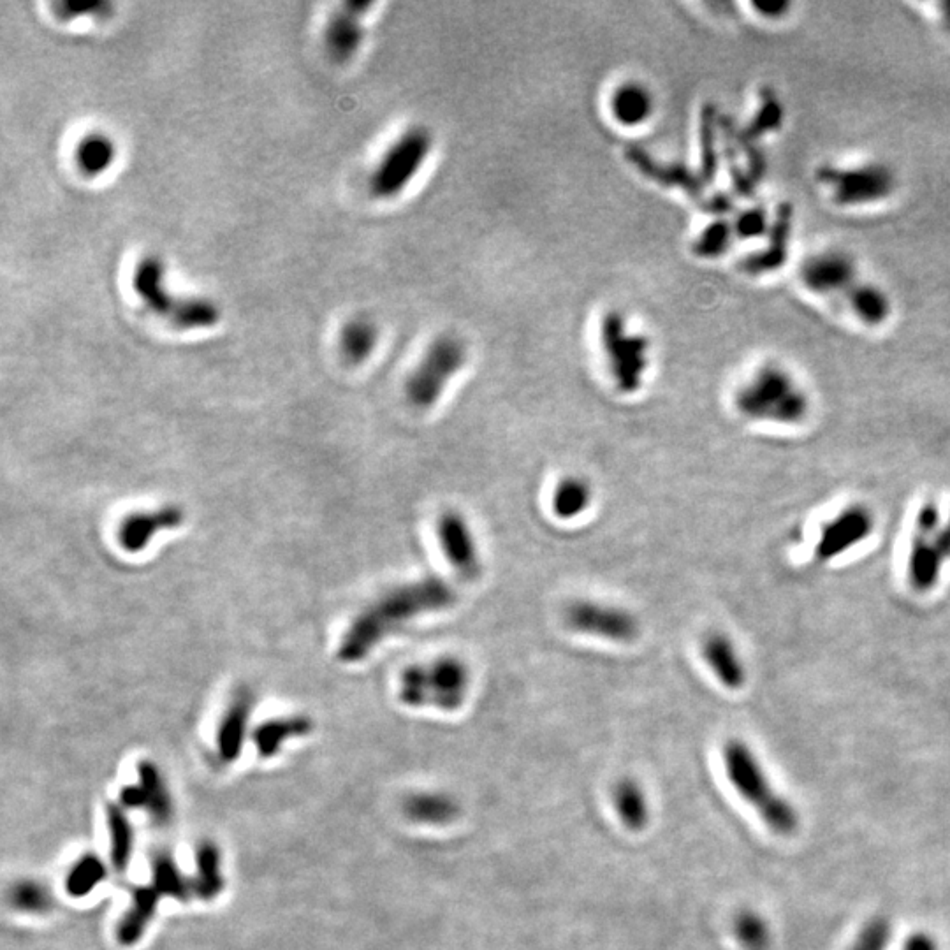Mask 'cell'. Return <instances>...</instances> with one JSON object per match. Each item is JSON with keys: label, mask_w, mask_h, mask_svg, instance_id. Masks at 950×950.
Masks as SVG:
<instances>
[{"label": "cell", "mask_w": 950, "mask_h": 950, "mask_svg": "<svg viewBox=\"0 0 950 950\" xmlns=\"http://www.w3.org/2000/svg\"><path fill=\"white\" fill-rule=\"evenodd\" d=\"M753 8L757 9L760 15L766 16V18L778 20L789 11L790 4L789 2H755Z\"/></svg>", "instance_id": "7bdbcfd3"}, {"label": "cell", "mask_w": 950, "mask_h": 950, "mask_svg": "<svg viewBox=\"0 0 950 950\" xmlns=\"http://www.w3.org/2000/svg\"><path fill=\"white\" fill-rule=\"evenodd\" d=\"M55 16L60 20H74L78 16L90 15H110L111 4L108 2H99V4H81V2H57L53 4Z\"/></svg>", "instance_id": "b9f144b4"}, {"label": "cell", "mask_w": 950, "mask_h": 950, "mask_svg": "<svg viewBox=\"0 0 950 950\" xmlns=\"http://www.w3.org/2000/svg\"><path fill=\"white\" fill-rule=\"evenodd\" d=\"M718 113L713 104H704L699 122V147H701V175L704 185L713 182L718 171Z\"/></svg>", "instance_id": "f546056e"}, {"label": "cell", "mask_w": 950, "mask_h": 950, "mask_svg": "<svg viewBox=\"0 0 950 950\" xmlns=\"http://www.w3.org/2000/svg\"><path fill=\"white\" fill-rule=\"evenodd\" d=\"M625 157L641 175L646 176L651 182L664 185V187L680 189L690 194V196H694V198H701L704 182H702L699 171H692L687 164L657 161L653 155L648 154L644 148L637 147V145L627 147Z\"/></svg>", "instance_id": "5bb4252c"}, {"label": "cell", "mask_w": 950, "mask_h": 950, "mask_svg": "<svg viewBox=\"0 0 950 950\" xmlns=\"http://www.w3.org/2000/svg\"><path fill=\"white\" fill-rule=\"evenodd\" d=\"M891 938V921L885 917H873L857 933L848 950H887Z\"/></svg>", "instance_id": "f35d334b"}, {"label": "cell", "mask_w": 950, "mask_h": 950, "mask_svg": "<svg viewBox=\"0 0 950 950\" xmlns=\"http://www.w3.org/2000/svg\"><path fill=\"white\" fill-rule=\"evenodd\" d=\"M198 877L194 880V892L201 899H213L224 889L220 873V854L213 843H203L196 854Z\"/></svg>", "instance_id": "d6a6232c"}, {"label": "cell", "mask_w": 950, "mask_h": 950, "mask_svg": "<svg viewBox=\"0 0 950 950\" xmlns=\"http://www.w3.org/2000/svg\"><path fill=\"white\" fill-rule=\"evenodd\" d=\"M801 282L812 293L834 296L848 293L859 280L852 257L841 250H826L801 264Z\"/></svg>", "instance_id": "7c38bea8"}, {"label": "cell", "mask_w": 950, "mask_h": 950, "mask_svg": "<svg viewBox=\"0 0 950 950\" xmlns=\"http://www.w3.org/2000/svg\"><path fill=\"white\" fill-rule=\"evenodd\" d=\"M152 884L157 887L166 898H175L178 901H187L194 892V884L178 870L175 859L169 854L155 855L152 859Z\"/></svg>", "instance_id": "4dcf8cb0"}, {"label": "cell", "mask_w": 950, "mask_h": 950, "mask_svg": "<svg viewBox=\"0 0 950 950\" xmlns=\"http://www.w3.org/2000/svg\"><path fill=\"white\" fill-rule=\"evenodd\" d=\"M905 950H938V945L928 933H915L905 943Z\"/></svg>", "instance_id": "f6af8a7d"}, {"label": "cell", "mask_w": 950, "mask_h": 950, "mask_svg": "<svg viewBox=\"0 0 950 950\" xmlns=\"http://www.w3.org/2000/svg\"><path fill=\"white\" fill-rule=\"evenodd\" d=\"M108 829L111 838V863L117 871H125L131 864L134 833L127 815L117 804L108 806Z\"/></svg>", "instance_id": "1f68e13d"}, {"label": "cell", "mask_w": 950, "mask_h": 950, "mask_svg": "<svg viewBox=\"0 0 950 950\" xmlns=\"http://www.w3.org/2000/svg\"><path fill=\"white\" fill-rule=\"evenodd\" d=\"M50 901L48 891L34 882H23L13 889V903L23 912H44Z\"/></svg>", "instance_id": "60d3db41"}, {"label": "cell", "mask_w": 950, "mask_h": 950, "mask_svg": "<svg viewBox=\"0 0 950 950\" xmlns=\"http://www.w3.org/2000/svg\"><path fill=\"white\" fill-rule=\"evenodd\" d=\"M611 115L623 127H641L655 111V97L639 81H625L614 88L609 101Z\"/></svg>", "instance_id": "ffe728a7"}, {"label": "cell", "mask_w": 950, "mask_h": 950, "mask_svg": "<svg viewBox=\"0 0 950 950\" xmlns=\"http://www.w3.org/2000/svg\"><path fill=\"white\" fill-rule=\"evenodd\" d=\"M736 407L750 419H768L776 423L803 421L810 402L794 377L780 366H762L739 388Z\"/></svg>", "instance_id": "5b68a950"}, {"label": "cell", "mask_w": 950, "mask_h": 950, "mask_svg": "<svg viewBox=\"0 0 950 950\" xmlns=\"http://www.w3.org/2000/svg\"><path fill=\"white\" fill-rule=\"evenodd\" d=\"M407 819L423 826H449L460 817V801L447 792H416L405 799Z\"/></svg>", "instance_id": "44dd1931"}, {"label": "cell", "mask_w": 950, "mask_h": 950, "mask_svg": "<svg viewBox=\"0 0 950 950\" xmlns=\"http://www.w3.org/2000/svg\"><path fill=\"white\" fill-rule=\"evenodd\" d=\"M734 935L746 950H768L771 947V929L768 922L752 910L739 912L734 919Z\"/></svg>", "instance_id": "8d00e7d4"}, {"label": "cell", "mask_w": 950, "mask_h": 950, "mask_svg": "<svg viewBox=\"0 0 950 950\" xmlns=\"http://www.w3.org/2000/svg\"><path fill=\"white\" fill-rule=\"evenodd\" d=\"M599 338L614 386L623 395H636L650 368V338L630 333L625 315L618 310L602 315Z\"/></svg>", "instance_id": "8992f818"}, {"label": "cell", "mask_w": 950, "mask_h": 950, "mask_svg": "<svg viewBox=\"0 0 950 950\" xmlns=\"http://www.w3.org/2000/svg\"><path fill=\"white\" fill-rule=\"evenodd\" d=\"M940 9H942L943 25H945V29L949 30L950 32V2H945V4H942Z\"/></svg>", "instance_id": "bcb514c9"}, {"label": "cell", "mask_w": 950, "mask_h": 950, "mask_svg": "<svg viewBox=\"0 0 950 950\" xmlns=\"http://www.w3.org/2000/svg\"><path fill=\"white\" fill-rule=\"evenodd\" d=\"M472 685V673L454 655L414 664L400 674L398 697L409 708H435L453 713L465 706Z\"/></svg>", "instance_id": "277c9868"}, {"label": "cell", "mask_w": 950, "mask_h": 950, "mask_svg": "<svg viewBox=\"0 0 950 950\" xmlns=\"http://www.w3.org/2000/svg\"><path fill=\"white\" fill-rule=\"evenodd\" d=\"M942 553L940 549L929 546L928 542H917L910 555V579L915 588L928 590L935 585L940 572Z\"/></svg>", "instance_id": "d590c367"}, {"label": "cell", "mask_w": 950, "mask_h": 950, "mask_svg": "<svg viewBox=\"0 0 950 950\" xmlns=\"http://www.w3.org/2000/svg\"><path fill=\"white\" fill-rule=\"evenodd\" d=\"M465 344L454 335H440L426 347L423 358L405 382V396L412 407L432 409L440 402L451 380L467 365Z\"/></svg>", "instance_id": "52a82bcc"}, {"label": "cell", "mask_w": 950, "mask_h": 950, "mask_svg": "<svg viewBox=\"0 0 950 950\" xmlns=\"http://www.w3.org/2000/svg\"><path fill=\"white\" fill-rule=\"evenodd\" d=\"M847 300L855 317L868 326H880L891 317V300L878 285L857 282L848 291Z\"/></svg>", "instance_id": "83f0119b"}, {"label": "cell", "mask_w": 950, "mask_h": 950, "mask_svg": "<svg viewBox=\"0 0 950 950\" xmlns=\"http://www.w3.org/2000/svg\"><path fill=\"white\" fill-rule=\"evenodd\" d=\"M132 291L143 305L173 328L208 329L220 321V308L203 296H176L166 289V266L161 257L143 256L131 278Z\"/></svg>", "instance_id": "7a4b0ae2"}, {"label": "cell", "mask_w": 950, "mask_h": 950, "mask_svg": "<svg viewBox=\"0 0 950 950\" xmlns=\"http://www.w3.org/2000/svg\"><path fill=\"white\" fill-rule=\"evenodd\" d=\"M792 220H794L792 206L787 205V203L780 206L768 234V247L755 252L752 256L745 257L739 263V270L745 271L746 275H753V277L780 270L787 261V257H789Z\"/></svg>", "instance_id": "e0dca14e"}, {"label": "cell", "mask_w": 950, "mask_h": 950, "mask_svg": "<svg viewBox=\"0 0 950 950\" xmlns=\"http://www.w3.org/2000/svg\"><path fill=\"white\" fill-rule=\"evenodd\" d=\"M732 227H734L736 238L750 240V238H760L769 234L771 222H769L768 212L762 206H753L739 213L732 222Z\"/></svg>", "instance_id": "ab89813d"}, {"label": "cell", "mask_w": 950, "mask_h": 950, "mask_svg": "<svg viewBox=\"0 0 950 950\" xmlns=\"http://www.w3.org/2000/svg\"><path fill=\"white\" fill-rule=\"evenodd\" d=\"M433 150L432 132L416 125L398 136L384 152L370 176V192L377 199L400 196L416 180Z\"/></svg>", "instance_id": "ba28073f"}, {"label": "cell", "mask_w": 950, "mask_h": 950, "mask_svg": "<svg viewBox=\"0 0 950 950\" xmlns=\"http://www.w3.org/2000/svg\"><path fill=\"white\" fill-rule=\"evenodd\" d=\"M139 782L131 787H125L120 794V801L125 808H143L152 819L159 824H166L171 819V797H169L166 783L161 773L152 762L143 760L138 766Z\"/></svg>", "instance_id": "2e32d148"}, {"label": "cell", "mask_w": 950, "mask_h": 950, "mask_svg": "<svg viewBox=\"0 0 950 950\" xmlns=\"http://www.w3.org/2000/svg\"><path fill=\"white\" fill-rule=\"evenodd\" d=\"M701 653L704 662L724 687L731 690L743 687L746 680L745 665L729 637L720 632L709 634L702 641Z\"/></svg>", "instance_id": "d6986e66"}, {"label": "cell", "mask_w": 950, "mask_h": 950, "mask_svg": "<svg viewBox=\"0 0 950 950\" xmlns=\"http://www.w3.org/2000/svg\"><path fill=\"white\" fill-rule=\"evenodd\" d=\"M724 766L732 787L757 810L771 831L785 836L796 831L799 826L796 808L771 787L759 760L745 741L731 739L725 743Z\"/></svg>", "instance_id": "3957f363"}, {"label": "cell", "mask_w": 950, "mask_h": 950, "mask_svg": "<svg viewBox=\"0 0 950 950\" xmlns=\"http://www.w3.org/2000/svg\"><path fill=\"white\" fill-rule=\"evenodd\" d=\"M783 120V108L778 97L773 92H764L762 95V104L759 110L752 118V122L746 125L743 131L736 134L738 143L753 145L757 139L766 136L769 132L776 131Z\"/></svg>", "instance_id": "836d02e7"}, {"label": "cell", "mask_w": 950, "mask_h": 950, "mask_svg": "<svg viewBox=\"0 0 950 950\" xmlns=\"http://www.w3.org/2000/svg\"><path fill=\"white\" fill-rule=\"evenodd\" d=\"M871 528H873V521H871L870 512L866 509L852 507L848 511H843L840 516L829 521L826 528L822 530L819 544H817V553L822 560L841 555L857 542L863 541L864 537H868Z\"/></svg>", "instance_id": "ac0fdd59"}, {"label": "cell", "mask_w": 950, "mask_h": 950, "mask_svg": "<svg viewBox=\"0 0 950 950\" xmlns=\"http://www.w3.org/2000/svg\"><path fill=\"white\" fill-rule=\"evenodd\" d=\"M458 593L439 576L396 586L366 606L345 630L338 646V658L356 664L368 657L377 644L424 614L442 613L454 607Z\"/></svg>", "instance_id": "6da1fadb"}, {"label": "cell", "mask_w": 950, "mask_h": 950, "mask_svg": "<svg viewBox=\"0 0 950 950\" xmlns=\"http://www.w3.org/2000/svg\"><path fill=\"white\" fill-rule=\"evenodd\" d=\"M372 6L373 2L366 0H349L331 13L324 29V44L331 59L344 64L356 57L365 43L363 16Z\"/></svg>", "instance_id": "4fadbf2b"}, {"label": "cell", "mask_w": 950, "mask_h": 950, "mask_svg": "<svg viewBox=\"0 0 950 950\" xmlns=\"http://www.w3.org/2000/svg\"><path fill=\"white\" fill-rule=\"evenodd\" d=\"M250 711H252V697L247 690H242L234 697V701L231 702V706L227 708L226 715L220 722L217 743H219L220 757L224 762H234L242 753L243 741L249 727Z\"/></svg>", "instance_id": "7402d4cb"}, {"label": "cell", "mask_w": 950, "mask_h": 950, "mask_svg": "<svg viewBox=\"0 0 950 950\" xmlns=\"http://www.w3.org/2000/svg\"><path fill=\"white\" fill-rule=\"evenodd\" d=\"M592 500V484L588 483L585 477L567 475L556 484L553 497H551V509L556 518L570 521L585 514L590 509Z\"/></svg>", "instance_id": "484cf974"}, {"label": "cell", "mask_w": 950, "mask_h": 950, "mask_svg": "<svg viewBox=\"0 0 950 950\" xmlns=\"http://www.w3.org/2000/svg\"><path fill=\"white\" fill-rule=\"evenodd\" d=\"M104 877H106V868L103 861L95 855H85L74 864L73 870L67 875V892L74 898L87 896L88 892L94 891L95 885L103 882Z\"/></svg>", "instance_id": "74e56055"}, {"label": "cell", "mask_w": 950, "mask_h": 950, "mask_svg": "<svg viewBox=\"0 0 950 950\" xmlns=\"http://www.w3.org/2000/svg\"><path fill=\"white\" fill-rule=\"evenodd\" d=\"M437 539L447 563L461 578L474 581L481 576L483 562L467 518L458 511L442 512L437 519Z\"/></svg>", "instance_id": "8fae6325"}, {"label": "cell", "mask_w": 950, "mask_h": 950, "mask_svg": "<svg viewBox=\"0 0 950 950\" xmlns=\"http://www.w3.org/2000/svg\"><path fill=\"white\" fill-rule=\"evenodd\" d=\"M819 182L829 189L833 201L840 206H866L889 198L896 189V175L882 162H870L855 168L822 166L817 171Z\"/></svg>", "instance_id": "9c48e42d"}, {"label": "cell", "mask_w": 950, "mask_h": 950, "mask_svg": "<svg viewBox=\"0 0 950 950\" xmlns=\"http://www.w3.org/2000/svg\"><path fill=\"white\" fill-rule=\"evenodd\" d=\"M161 892L154 884L143 885L134 892L132 905L117 929L118 940L122 945H134L141 936L145 935L147 926L154 919L155 910L161 901Z\"/></svg>", "instance_id": "603a6c76"}, {"label": "cell", "mask_w": 950, "mask_h": 950, "mask_svg": "<svg viewBox=\"0 0 950 950\" xmlns=\"http://www.w3.org/2000/svg\"><path fill=\"white\" fill-rule=\"evenodd\" d=\"M115 159H117V145L104 132H88L74 148V162L80 169L81 175L88 178L104 175L113 166Z\"/></svg>", "instance_id": "cb8c5ba5"}, {"label": "cell", "mask_w": 950, "mask_h": 950, "mask_svg": "<svg viewBox=\"0 0 950 950\" xmlns=\"http://www.w3.org/2000/svg\"><path fill=\"white\" fill-rule=\"evenodd\" d=\"M565 625L583 636L599 637L609 643H632L641 634L634 614L613 604L595 600H576L563 614Z\"/></svg>", "instance_id": "30bf717a"}, {"label": "cell", "mask_w": 950, "mask_h": 950, "mask_svg": "<svg viewBox=\"0 0 950 950\" xmlns=\"http://www.w3.org/2000/svg\"><path fill=\"white\" fill-rule=\"evenodd\" d=\"M706 208H708L709 213H715V215H718V219H722V215L731 212L734 208V201L727 194L720 192V194H715L713 198L708 199Z\"/></svg>", "instance_id": "ee69618b"}, {"label": "cell", "mask_w": 950, "mask_h": 950, "mask_svg": "<svg viewBox=\"0 0 950 950\" xmlns=\"http://www.w3.org/2000/svg\"><path fill=\"white\" fill-rule=\"evenodd\" d=\"M183 519L185 514L176 505H166L157 511L134 512L120 523L118 541L127 553H141L155 535L180 527Z\"/></svg>", "instance_id": "9a60e30c"}, {"label": "cell", "mask_w": 950, "mask_h": 950, "mask_svg": "<svg viewBox=\"0 0 950 950\" xmlns=\"http://www.w3.org/2000/svg\"><path fill=\"white\" fill-rule=\"evenodd\" d=\"M614 810L623 826L630 831H641L650 820V804L646 799L643 787L636 782L625 778L616 783L613 790Z\"/></svg>", "instance_id": "4316f807"}, {"label": "cell", "mask_w": 950, "mask_h": 950, "mask_svg": "<svg viewBox=\"0 0 950 950\" xmlns=\"http://www.w3.org/2000/svg\"><path fill=\"white\" fill-rule=\"evenodd\" d=\"M312 731V722L305 717L277 718L264 722L254 732L257 752L261 757H273L287 739L307 736Z\"/></svg>", "instance_id": "f1b7e54d"}, {"label": "cell", "mask_w": 950, "mask_h": 950, "mask_svg": "<svg viewBox=\"0 0 950 950\" xmlns=\"http://www.w3.org/2000/svg\"><path fill=\"white\" fill-rule=\"evenodd\" d=\"M732 240H736L732 222L722 217L702 229L692 243V250L701 259H718L731 249Z\"/></svg>", "instance_id": "e575fe53"}, {"label": "cell", "mask_w": 950, "mask_h": 950, "mask_svg": "<svg viewBox=\"0 0 950 950\" xmlns=\"http://www.w3.org/2000/svg\"><path fill=\"white\" fill-rule=\"evenodd\" d=\"M379 345V328L368 317H354L340 331V351L351 365H361L372 358Z\"/></svg>", "instance_id": "d4e9b609"}]
</instances>
